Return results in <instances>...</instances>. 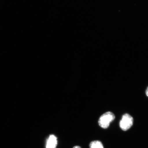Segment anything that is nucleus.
I'll list each match as a JSON object with an SVG mask.
<instances>
[{"label": "nucleus", "instance_id": "obj_1", "mask_svg": "<svg viewBox=\"0 0 148 148\" xmlns=\"http://www.w3.org/2000/svg\"><path fill=\"white\" fill-rule=\"evenodd\" d=\"M115 116L112 112H110L105 113L100 117L99 125L102 128L106 129L109 127L111 123L115 119Z\"/></svg>", "mask_w": 148, "mask_h": 148}, {"label": "nucleus", "instance_id": "obj_2", "mask_svg": "<svg viewBox=\"0 0 148 148\" xmlns=\"http://www.w3.org/2000/svg\"><path fill=\"white\" fill-rule=\"evenodd\" d=\"M134 123V119L132 116L127 114H126L122 116L120 122V128L124 131H126L130 129Z\"/></svg>", "mask_w": 148, "mask_h": 148}, {"label": "nucleus", "instance_id": "obj_3", "mask_svg": "<svg viewBox=\"0 0 148 148\" xmlns=\"http://www.w3.org/2000/svg\"><path fill=\"white\" fill-rule=\"evenodd\" d=\"M57 138L54 135H50L46 140V148H56L57 145Z\"/></svg>", "mask_w": 148, "mask_h": 148}, {"label": "nucleus", "instance_id": "obj_4", "mask_svg": "<svg viewBox=\"0 0 148 148\" xmlns=\"http://www.w3.org/2000/svg\"><path fill=\"white\" fill-rule=\"evenodd\" d=\"M90 148H103L102 143L99 140H94L90 142Z\"/></svg>", "mask_w": 148, "mask_h": 148}, {"label": "nucleus", "instance_id": "obj_5", "mask_svg": "<svg viewBox=\"0 0 148 148\" xmlns=\"http://www.w3.org/2000/svg\"><path fill=\"white\" fill-rule=\"evenodd\" d=\"M146 94L147 97H148V87L147 88V90H146Z\"/></svg>", "mask_w": 148, "mask_h": 148}, {"label": "nucleus", "instance_id": "obj_6", "mask_svg": "<svg viewBox=\"0 0 148 148\" xmlns=\"http://www.w3.org/2000/svg\"><path fill=\"white\" fill-rule=\"evenodd\" d=\"M73 148H81V147L79 146H75Z\"/></svg>", "mask_w": 148, "mask_h": 148}]
</instances>
